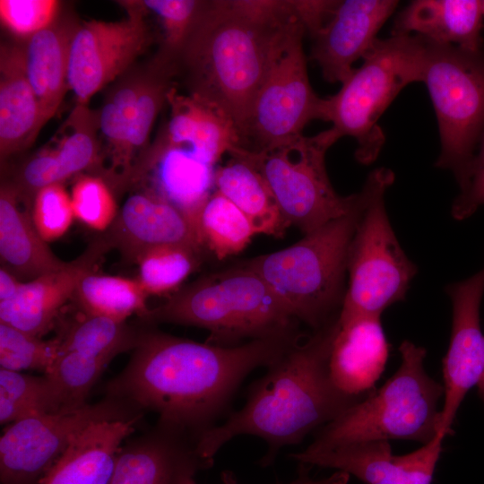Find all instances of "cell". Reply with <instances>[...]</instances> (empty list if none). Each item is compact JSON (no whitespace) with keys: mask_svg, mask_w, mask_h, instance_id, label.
I'll use <instances>...</instances> for the list:
<instances>
[{"mask_svg":"<svg viewBox=\"0 0 484 484\" xmlns=\"http://www.w3.org/2000/svg\"><path fill=\"white\" fill-rule=\"evenodd\" d=\"M303 335L220 346L143 329L107 396L195 436L215 426L244 378L268 367Z\"/></svg>","mask_w":484,"mask_h":484,"instance_id":"obj_1","label":"cell"},{"mask_svg":"<svg viewBox=\"0 0 484 484\" xmlns=\"http://www.w3.org/2000/svg\"><path fill=\"white\" fill-rule=\"evenodd\" d=\"M298 20L291 0L205 1L176 71L190 95L226 114L241 134L275 51Z\"/></svg>","mask_w":484,"mask_h":484,"instance_id":"obj_2","label":"cell"},{"mask_svg":"<svg viewBox=\"0 0 484 484\" xmlns=\"http://www.w3.org/2000/svg\"><path fill=\"white\" fill-rule=\"evenodd\" d=\"M338 327L339 315L302 336L268 366L243 407L198 436L201 456L213 464L225 444L250 435L266 442L261 464L269 465L282 447L299 444L360 401L339 391L330 376L329 356Z\"/></svg>","mask_w":484,"mask_h":484,"instance_id":"obj_3","label":"cell"},{"mask_svg":"<svg viewBox=\"0 0 484 484\" xmlns=\"http://www.w3.org/2000/svg\"><path fill=\"white\" fill-rule=\"evenodd\" d=\"M142 319L203 328L210 333L207 342L226 347L301 335L299 323L268 284L242 264L177 290Z\"/></svg>","mask_w":484,"mask_h":484,"instance_id":"obj_4","label":"cell"},{"mask_svg":"<svg viewBox=\"0 0 484 484\" xmlns=\"http://www.w3.org/2000/svg\"><path fill=\"white\" fill-rule=\"evenodd\" d=\"M365 201L283 249L241 263L258 273L292 317L317 330L340 314L350 245Z\"/></svg>","mask_w":484,"mask_h":484,"instance_id":"obj_5","label":"cell"},{"mask_svg":"<svg viewBox=\"0 0 484 484\" xmlns=\"http://www.w3.org/2000/svg\"><path fill=\"white\" fill-rule=\"evenodd\" d=\"M401 363L379 388L317 430L305 449L316 452L351 443L403 439L425 445L440 424L444 386L426 371L427 350L411 341L400 347Z\"/></svg>","mask_w":484,"mask_h":484,"instance_id":"obj_6","label":"cell"},{"mask_svg":"<svg viewBox=\"0 0 484 484\" xmlns=\"http://www.w3.org/2000/svg\"><path fill=\"white\" fill-rule=\"evenodd\" d=\"M426 40L419 35L392 34L377 39L341 83L337 93L325 98V130L334 144L343 136L357 141L356 160L372 163L385 142L378 120L410 83L421 82Z\"/></svg>","mask_w":484,"mask_h":484,"instance_id":"obj_7","label":"cell"},{"mask_svg":"<svg viewBox=\"0 0 484 484\" xmlns=\"http://www.w3.org/2000/svg\"><path fill=\"white\" fill-rule=\"evenodd\" d=\"M393 181V172L380 168L367 176L362 187L365 201L349 248L348 284L340 319L381 316L385 309L405 298L417 273L386 212L385 194Z\"/></svg>","mask_w":484,"mask_h":484,"instance_id":"obj_8","label":"cell"},{"mask_svg":"<svg viewBox=\"0 0 484 484\" xmlns=\"http://www.w3.org/2000/svg\"><path fill=\"white\" fill-rule=\"evenodd\" d=\"M425 40L421 82L435 108L441 142L436 166L450 170L462 188L484 133V50Z\"/></svg>","mask_w":484,"mask_h":484,"instance_id":"obj_9","label":"cell"},{"mask_svg":"<svg viewBox=\"0 0 484 484\" xmlns=\"http://www.w3.org/2000/svg\"><path fill=\"white\" fill-rule=\"evenodd\" d=\"M333 144L323 131L259 152L247 151L288 227L304 235L347 214L359 199V193L341 196L331 184L325 153Z\"/></svg>","mask_w":484,"mask_h":484,"instance_id":"obj_10","label":"cell"},{"mask_svg":"<svg viewBox=\"0 0 484 484\" xmlns=\"http://www.w3.org/2000/svg\"><path fill=\"white\" fill-rule=\"evenodd\" d=\"M299 20L282 37L241 132V148L259 152L303 134L312 120L325 119V98L313 91Z\"/></svg>","mask_w":484,"mask_h":484,"instance_id":"obj_11","label":"cell"},{"mask_svg":"<svg viewBox=\"0 0 484 484\" xmlns=\"http://www.w3.org/2000/svg\"><path fill=\"white\" fill-rule=\"evenodd\" d=\"M142 412L107 396L96 403L45 413L8 425L0 438L2 484H39L49 469L91 424L140 418Z\"/></svg>","mask_w":484,"mask_h":484,"instance_id":"obj_12","label":"cell"},{"mask_svg":"<svg viewBox=\"0 0 484 484\" xmlns=\"http://www.w3.org/2000/svg\"><path fill=\"white\" fill-rule=\"evenodd\" d=\"M127 18L91 21L77 26L68 55V87L85 105L102 87L126 70L148 41L144 10L132 4Z\"/></svg>","mask_w":484,"mask_h":484,"instance_id":"obj_13","label":"cell"},{"mask_svg":"<svg viewBox=\"0 0 484 484\" xmlns=\"http://www.w3.org/2000/svg\"><path fill=\"white\" fill-rule=\"evenodd\" d=\"M453 317L449 347L443 359L444 405L438 436L453 434L458 410L484 373V335L480 303L484 294V267L471 277L449 284Z\"/></svg>","mask_w":484,"mask_h":484,"instance_id":"obj_14","label":"cell"},{"mask_svg":"<svg viewBox=\"0 0 484 484\" xmlns=\"http://www.w3.org/2000/svg\"><path fill=\"white\" fill-rule=\"evenodd\" d=\"M444 439L437 435L403 455L393 454L388 440H371L290 456L304 465L345 472L366 484H432Z\"/></svg>","mask_w":484,"mask_h":484,"instance_id":"obj_15","label":"cell"},{"mask_svg":"<svg viewBox=\"0 0 484 484\" xmlns=\"http://www.w3.org/2000/svg\"><path fill=\"white\" fill-rule=\"evenodd\" d=\"M197 438L158 421L122 445L108 484H187L212 466L199 454Z\"/></svg>","mask_w":484,"mask_h":484,"instance_id":"obj_16","label":"cell"},{"mask_svg":"<svg viewBox=\"0 0 484 484\" xmlns=\"http://www.w3.org/2000/svg\"><path fill=\"white\" fill-rule=\"evenodd\" d=\"M397 5L394 0L337 1L326 22L311 38L310 58L326 82L342 83L349 77L353 64L369 51Z\"/></svg>","mask_w":484,"mask_h":484,"instance_id":"obj_17","label":"cell"},{"mask_svg":"<svg viewBox=\"0 0 484 484\" xmlns=\"http://www.w3.org/2000/svg\"><path fill=\"white\" fill-rule=\"evenodd\" d=\"M109 248L105 237H99L65 267L23 281L13 298L0 301V323L41 337L54 325L62 307L73 298L81 280L94 272Z\"/></svg>","mask_w":484,"mask_h":484,"instance_id":"obj_18","label":"cell"},{"mask_svg":"<svg viewBox=\"0 0 484 484\" xmlns=\"http://www.w3.org/2000/svg\"><path fill=\"white\" fill-rule=\"evenodd\" d=\"M104 237L111 248L134 263L143 253L161 246L203 249L190 219L149 192L131 194Z\"/></svg>","mask_w":484,"mask_h":484,"instance_id":"obj_19","label":"cell"},{"mask_svg":"<svg viewBox=\"0 0 484 484\" xmlns=\"http://www.w3.org/2000/svg\"><path fill=\"white\" fill-rule=\"evenodd\" d=\"M99 114L79 104L54 142L31 157L13 184L23 203L32 207L36 194L45 186L61 184L91 168L98 160Z\"/></svg>","mask_w":484,"mask_h":484,"instance_id":"obj_20","label":"cell"},{"mask_svg":"<svg viewBox=\"0 0 484 484\" xmlns=\"http://www.w3.org/2000/svg\"><path fill=\"white\" fill-rule=\"evenodd\" d=\"M378 315L339 318L333 338L329 372L336 388L362 400L376 387L389 355V343Z\"/></svg>","mask_w":484,"mask_h":484,"instance_id":"obj_21","label":"cell"},{"mask_svg":"<svg viewBox=\"0 0 484 484\" xmlns=\"http://www.w3.org/2000/svg\"><path fill=\"white\" fill-rule=\"evenodd\" d=\"M169 120L154 143L160 147H181L214 167L224 154L241 148L239 131L222 111L190 94L182 95L171 87L167 94Z\"/></svg>","mask_w":484,"mask_h":484,"instance_id":"obj_22","label":"cell"},{"mask_svg":"<svg viewBox=\"0 0 484 484\" xmlns=\"http://www.w3.org/2000/svg\"><path fill=\"white\" fill-rule=\"evenodd\" d=\"M214 169L186 148L153 144L135 164L130 180L149 175V193L181 211L196 228L198 213L214 189Z\"/></svg>","mask_w":484,"mask_h":484,"instance_id":"obj_23","label":"cell"},{"mask_svg":"<svg viewBox=\"0 0 484 484\" xmlns=\"http://www.w3.org/2000/svg\"><path fill=\"white\" fill-rule=\"evenodd\" d=\"M139 419H103L89 425L39 484H108L117 456Z\"/></svg>","mask_w":484,"mask_h":484,"instance_id":"obj_24","label":"cell"},{"mask_svg":"<svg viewBox=\"0 0 484 484\" xmlns=\"http://www.w3.org/2000/svg\"><path fill=\"white\" fill-rule=\"evenodd\" d=\"M483 17L480 0H416L397 15L392 34L416 32L435 43L480 52Z\"/></svg>","mask_w":484,"mask_h":484,"instance_id":"obj_25","label":"cell"},{"mask_svg":"<svg viewBox=\"0 0 484 484\" xmlns=\"http://www.w3.org/2000/svg\"><path fill=\"white\" fill-rule=\"evenodd\" d=\"M41 127L39 103L26 71L24 49L4 45L0 51L1 159L31 144Z\"/></svg>","mask_w":484,"mask_h":484,"instance_id":"obj_26","label":"cell"},{"mask_svg":"<svg viewBox=\"0 0 484 484\" xmlns=\"http://www.w3.org/2000/svg\"><path fill=\"white\" fill-rule=\"evenodd\" d=\"M22 199L13 184L0 191V257L3 268L22 281L57 271L67 263L50 250L39 234L31 211L22 209Z\"/></svg>","mask_w":484,"mask_h":484,"instance_id":"obj_27","label":"cell"},{"mask_svg":"<svg viewBox=\"0 0 484 484\" xmlns=\"http://www.w3.org/2000/svg\"><path fill=\"white\" fill-rule=\"evenodd\" d=\"M229 156L214 169V189L246 216L255 234L282 237L289 227L247 151L240 148Z\"/></svg>","mask_w":484,"mask_h":484,"instance_id":"obj_28","label":"cell"},{"mask_svg":"<svg viewBox=\"0 0 484 484\" xmlns=\"http://www.w3.org/2000/svg\"><path fill=\"white\" fill-rule=\"evenodd\" d=\"M76 27L54 22L30 37L23 48L26 71L39 103L42 126L56 114L69 89L68 55Z\"/></svg>","mask_w":484,"mask_h":484,"instance_id":"obj_29","label":"cell"},{"mask_svg":"<svg viewBox=\"0 0 484 484\" xmlns=\"http://www.w3.org/2000/svg\"><path fill=\"white\" fill-rule=\"evenodd\" d=\"M148 296L137 280L91 272L81 280L73 299L80 312L125 322L134 314L146 315Z\"/></svg>","mask_w":484,"mask_h":484,"instance_id":"obj_30","label":"cell"},{"mask_svg":"<svg viewBox=\"0 0 484 484\" xmlns=\"http://www.w3.org/2000/svg\"><path fill=\"white\" fill-rule=\"evenodd\" d=\"M142 331L127 324L126 321L80 312L75 319L62 326L56 338L61 352L79 351L112 360L122 352L133 350Z\"/></svg>","mask_w":484,"mask_h":484,"instance_id":"obj_31","label":"cell"},{"mask_svg":"<svg viewBox=\"0 0 484 484\" xmlns=\"http://www.w3.org/2000/svg\"><path fill=\"white\" fill-rule=\"evenodd\" d=\"M196 229L203 248L219 260L238 254L256 235L246 216L215 189L198 213Z\"/></svg>","mask_w":484,"mask_h":484,"instance_id":"obj_32","label":"cell"},{"mask_svg":"<svg viewBox=\"0 0 484 484\" xmlns=\"http://www.w3.org/2000/svg\"><path fill=\"white\" fill-rule=\"evenodd\" d=\"M63 411L59 394L47 375L37 376L0 368L1 424Z\"/></svg>","mask_w":484,"mask_h":484,"instance_id":"obj_33","label":"cell"},{"mask_svg":"<svg viewBox=\"0 0 484 484\" xmlns=\"http://www.w3.org/2000/svg\"><path fill=\"white\" fill-rule=\"evenodd\" d=\"M143 77L144 74L134 77L119 85L99 113V126L107 143L112 171L122 182L128 180L127 143Z\"/></svg>","mask_w":484,"mask_h":484,"instance_id":"obj_34","label":"cell"},{"mask_svg":"<svg viewBox=\"0 0 484 484\" xmlns=\"http://www.w3.org/2000/svg\"><path fill=\"white\" fill-rule=\"evenodd\" d=\"M201 251L183 245L152 248L136 262L137 281L149 296L175 290L196 268Z\"/></svg>","mask_w":484,"mask_h":484,"instance_id":"obj_35","label":"cell"},{"mask_svg":"<svg viewBox=\"0 0 484 484\" xmlns=\"http://www.w3.org/2000/svg\"><path fill=\"white\" fill-rule=\"evenodd\" d=\"M110 361L79 351H63L45 375L54 384L64 409L73 410L87 403L91 388Z\"/></svg>","mask_w":484,"mask_h":484,"instance_id":"obj_36","label":"cell"},{"mask_svg":"<svg viewBox=\"0 0 484 484\" xmlns=\"http://www.w3.org/2000/svg\"><path fill=\"white\" fill-rule=\"evenodd\" d=\"M61 352L56 337L44 341L9 324L0 323V367L22 371L39 370L46 374Z\"/></svg>","mask_w":484,"mask_h":484,"instance_id":"obj_37","label":"cell"},{"mask_svg":"<svg viewBox=\"0 0 484 484\" xmlns=\"http://www.w3.org/2000/svg\"><path fill=\"white\" fill-rule=\"evenodd\" d=\"M205 1L144 0L138 4L160 20L164 30L163 47L158 58L176 65L177 59L194 27Z\"/></svg>","mask_w":484,"mask_h":484,"instance_id":"obj_38","label":"cell"},{"mask_svg":"<svg viewBox=\"0 0 484 484\" xmlns=\"http://www.w3.org/2000/svg\"><path fill=\"white\" fill-rule=\"evenodd\" d=\"M71 201L74 217L97 230L109 228L117 215L111 190L98 177H79L73 186Z\"/></svg>","mask_w":484,"mask_h":484,"instance_id":"obj_39","label":"cell"},{"mask_svg":"<svg viewBox=\"0 0 484 484\" xmlns=\"http://www.w3.org/2000/svg\"><path fill=\"white\" fill-rule=\"evenodd\" d=\"M31 216L45 241L56 239L66 232L73 220L71 196L61 184L45 186L34 197Z\"/></svg>","mask_w":484,"mask_h":484,"instance_id":"obj_40","label":"cell"},{"mask_svg":"<svg viewBox=\"0 0 484 484\" xmlns=\"http://www.w3.org/2000/svg\"><path fill=\"white\" fill-rule=\"evenodd\" d=\"M56 0H1L0 18L5 28L19 37H31L56 19Z\"/></svg>","mask_w":484,"mask_h":484,"instance_id":"obj_41","label":"cell"},{"mask_svg":"<svg viewBox=\"0 0 484 484\" xmlns=\"http://www.w3.org/2000/svg\"><path fill=\"white\" fill-rule=\"evenodd\" d=\"M481 205H484V133L471 163L466 182L453 202L451 214L454 219L462 220L471 216Z\"/></svg>","mask_w":484,"mask_h":484,"instance_id":"obj_42","label":"cell"},{"mask_svg":"<svg viewBox=\"0 0 484 484\" xmlns=\"http://www.w3.org/2000/svg\"><path fill=\"white\" fill-rule=\"evenodd\" d=\"M294 10L312 38L328 20L337 1L291 0Z\"/></svg>","mask_w":484,"mask_h":484,"instance_id":"obj_43","label":"cell"},{"mask_svg":"<svg viewBox=\"0 0 484 484\" xmlns=\"http://www.w3.org/2000/svg\"><path fill=\"white\" fill-rule=\"evenodd\" d=\"M350 475L342 471H335L328 477L322 479H309L307 477L299 478L289 484H348ZM225 484H235L232 478H229L226 474L224 479ZM187 484H197L194 479L190 480Z\"/></svg>","mask_w":484,"mask_h":484,"instance_id":"obj_44","label":"cell"},{"mask_svg":"<svg viewBox=\"0 0 484 484\" xmlns=\"http://www.w3.org/2000/svg\"><path fill=\"white\" fill-rule=\"evenodd\" d=\"M23 281H20L6 269H0V301L13 298Z\"/></svg>","mask_w":484,"mask_h":484,"instance_id":"obj_45","label":"cell"},{"mask_svg":"<svg viewBox=\"0 0 484 484\" xmlns=\"http://www.w3.org/2000/svg\"><path fill=\"white\" fill-rule=\"evenodd\" d=\"M478 393L482 402H484V373L482 375V377L480 381L478 384Z\"/></svg>","mask_w":484,"mask_h":484,"instance_id":"obj_46","label":"cell"},{"mask_svg":"<svg viewBox=\"0 0 484 484\" xmlns=\"http://www.w3.org/2000/svg\"><path fill=\"white\" fill-rule=\"evenodd\" d=\"M483 12H484V1H482Z\"/></svg>","mask_w":484,"mask_h":484,"instance_id":"obj_47","label":"cell"}]
</instances>
